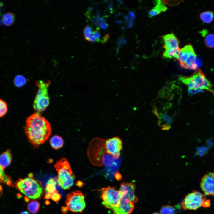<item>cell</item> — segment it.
Segmentation results:
<instances>
[{"mask_svg":"<svg viewBox=\"0 0 214 214\" xmlns=\"http://www.w3.org/2000/svg\"><path fill=\"white\" fill-rule=\"evenodd\" d=\"M24 127L29 142L38 148L49 138L52 129L50 124L40 113L36 112L28 117Z\"/></svg>","mask_w":214,"mask_h":214,"instance_id":"obj_1","label":"cell"},{"mask_svg":"<svg viewBox=\"0 0 214 214\" xmlns=\"http://www.w3.org/2000/svg\"><path fill=\"white\" fill-rule=\"evenodd\" d=\"M15 187L28 198L40 199L43 194L44 188L41 182L33 177L19 178L15 183Z\"/></svg>","mask_w":214,"mask_h":214,"instance_id":"obj_2","label":"cell"},{"mask_svg":"<svg viewBox=\"0 0 214 214\" xmlns=\"http://www.w3.org/2000/svg\"><path fill=\"white\" fill-rule=\"evenodd\" d=\"M54 167L58 173L56 179L58 185L63 189H70L73 185L75 176L67 158H62L57 160Z\"/></svg>","mask_w":214,"mask_h":214,"instance_id":"obj_3","label":"cell"},{"mask_svg":"<svg viewBox=\"0 0 214 214\" xmlns=\"http://www.w3.org/2000/svg\"><path fill=\"white\" fill-rule=\"evenodd\" d=\"M179 79L188 86V90H196L204 89L214 95L210 82L206 78L204 73L199 69L197 70L191 76L180 75Z\"/></svg>","mask_w":214,"mask_h":214,"instance_id":"obj_4","label":"cell"},{"mask_svg":"<svg viewBox=\"0 0 214 214\" xmlns=\"http://www.w3.org/2000/svg\"><path fill=\"white\" fill-rule=\"evenodd\" d=\"M50 84L49 81L40 80L36 82L38 89L34 101L33 108L37 112L40 113L43 112L49 104L48 89Z\"/></svg>","mask_w":214,"mask_h":214,"instance_id":"obj_5","label":"cell"},{"mask_svg":"<svg viewBox=\"0 0 214 214\" xmlns=\"http://www.w3.org/2000/svg\"><path fill=\"white\" fill-rule=\"evenodd\" d=\"M105 141L100 138H95L91 142L87 153L91 163L95 166L103 165L102 159L106 152Z\"/></svg>","mask_w":214,"mask_h":214,"instance_id":"obj_6","label":"cell"},{"mask_svg":"<svg viewBox=\"0 0 214 214\" xmlns=\"http://www.w3.org/2000/svg\"><path fill=\"white\" fill-rule=\"evenodd\" d=\"M196 57L192 45L189 44L181 49L177 59L183 68L196 70L199 66L196 62Z\"/></svg>","mask_w":214,"mask_h":214,"instance_id":"obj_7","label":"cell"},{"mask_svg":"<svg viewBox=\"0 0 214 214\" xmlns=\"http://www.w3.org/2000/svg\"><path fill=\"white\" fill-rule=\"evenodd\" d=\"M100 191L101 198L103 200L102 204L105 207L112 210L119 207L122 197L119 191L115 187L108 186L103 188Z\"/></svg>","mask_w":214,"mask_h":214,"instance_id":"obj_8","label":"cell"},{"mask_svg":"<svg viewBox=\"0 0 214 214\" xmlns=\"http://www.w3.org/2000/svg\"><path fill=\"white\" fill-rule=\"evenodd\" d=\"M207 200L204 195L194 191L185 196L180 206L182 209L185 210H196L202 207H204Z\"/></svg>","mask_w":214,"mask_h":214,"instance_id":"obj_9","label":"cell"},{"mask_svg":"<svg viewBox=\"0 0 214 214\" xmlns=\"http://www.w3.org/2000/svg\"><path fill=\"white\" fill-rule=\"evenodd\" d=\"M85 196L79 191H72L68 193L65 203L68 210L73 213H81L85 207Z\"/></svg>","mask_w":214,"mask_h":214,"instance_id":"obj_10","label":"cell"},{"mask_svg":"<svg viewBox=\"0 0 214 214\" xmlns=\"http://www.w3.org/2000/svg\"><path fill=\"white\" fill-rule=\"evenodd\" d=\"M106 152L111 155L113 158L118 159L122 149V140L119 137H115L109 138L105 142Z\"/></svg>","mask_w":214,"mask_h":214,"instance_id":"obj_11","label":"cell"},{"mask_svg":"<svg viewBox=\"0 0 214 214\" xmlns=\"http://www.w3.org/2000/svg\"><path fill=\"white\" fill-rule=\"evenodd\" d=\"M135 185L133 182L123 183L121 184L119 192L122 198L128 199L133 203L136 202L138 200L135 194Z\"/></svg>","mask_w":214,"mask_h":214,"instance_id":"obj_12","label":"cell"},{"mask_svg":"<svg viewBox=\"0 0 214 214\" xmlns=\"http://www.w3.org/2000/svg\"><path fill=\"white\" fill-rule=\"evenodd\" d=\"M200 187L205 194L214 196V173H208L202 177Z\"/></svg>","mask_w":214,"mask_h":214,"instance_id":"obj_13","label":"cell"},{"mask_svg":"<svg viewBox=\"0 0 214 214\" xmlns=\"http://www.w3.org/2000/svg\"><path fill=\"white\" fill-rule=\"evenodd\" d=\"M134 207L133 203L127 199L122 197L119 207L112 210L114 214H130Z\"/></svg>","mask_w":214,"mask_h":214,"instance_id":"obj_14","label":"cell"},{"mask_svg":"<svg viewBox=\"0 0 214 214\" xmlns=\"http://www.w3.org/2000/svg\"><path fill=\"white\" fill-rule=\"evenodd\" d=\"M164 41L163 47L165 49H174L180 48L179 41L173 34H167L162 37Z\"/></svg>","mask_w":214,"mask_h":214,"instance_id":"obj_15","label":"cell"},{"mask_svg":"<svg viewBox=\"0 0 214 214\" xmlns=\"http://www.w3.org/2000/svg\"><path fill=\"white\" fill-rule=\"evenodd\" d=\"M155 2L156 4L155 6L149 12L148 15L150 17L155 16L162 12H164L167 9V7L161 1L156 0Z\"/></svg>","mask_w":214,"mask_h":214,"instance_id":"obj_16","label":"cell"},{"mask_svg":"<svg viewBox=\"0 0 214 214\" xmlns=\"http://www.w3.org/2000/svg\"><path fill=\"white\" fill-rule=\"evenodd\" d=\"M12 156L10 150H7L0 155V165L4 169L11 163Z\"/></svg>","mask_w":214,"mask_h":214,"instance_id":"obj_17","label":"cell"},{"mask_svg":"<svg viewBox=\"0 0 214 214\" xmlns=\"http://www.w3.org/2000/svg\"><path fill=\"white\" fill-rule=\"evenodd\" d=\"M49 142L51 147L55 150L62 147L64 144L62 138L58 135H55L52 136L49 140Z\"/></svg>","mask_w":214,"mask_h":214,"instance_id":"obj_18","label":"cell"},{"mask_svg":"<svg viewBox=\"0 0 214 214\" xmlns=\"http://www.w3.org/2000/svg\"><path fill=\"white\" fill-rule=\"evenodd\" d=\"M56 177L49 179L45 185V191L46 193H52L57 191L56 185L57 184Z\"/></svg>","mask_w":214,"mask_h":214,"instance_id":"obj_19","label":"cell"},{"mask_svg":"<svg viewBox=\"0 0 214 214\" xmlns=\"http://www.w3.org/2000/svg\"><path fill=\"white\" fill-rule=\"evenodd\" d=\"M200 19L204 23H209L214 18V14L211 11H207L201 12L200 14Z\"/></svg>","mask_w":214,"mask_h":214,"instance_id":"obj_20","label":"cell"},{"mask_svg":"<svg viewBox=\"0 0 214 214\" xmlns=\"http://www.w3.org/2000/svg\"><path fill=\"white\" fill-rule=\"evenodd\" d=\"M4 169L0 165V183H4L7 185L13 186V183L11 177L5 174Z\"/></svg>","mask_w":214,"mask_h":214,"instance_id":"obj_21","label":"cell"},{"mask_svg":"<svg viewBox=\"0 0 214 214\" xmlns=\"http://www.w3.org/2000/svg\"><path fill=\"white\" fill-rule=\"evenodd\" d=\"M15 19V15L12 12H9L3 15L2 21L4 25L8 26H11L13 23Z\"/></svg>","mask_w":214,"mask_h":214,"instance_id":"obj_22","label":"cell"},{"mask_svg":"<svg viewBox=\"0 0 214 214\" xmlns=\"http://www.w3.org/2000/svg\"><path fill=\"white\" fill-rule=\"evenodd\" d=\"M40 207V202L37 200H32L28 204L27 210L32 214H35Z\"/></svg>","mask_w":214,"mask_h":214,"instance_id":"obj_23","label":"cell"},{"mask_svg":"<svg viewBox=\"0 0 214 214\" xmlns=\"http://www.w3.org/2000/svg\"><path fill=\"white\" fill-rule=\"evenodd\" d=\"M181 49L180 48L174 49H165L163 53V56L164 57L167 58L175 57L177 59Z\"/></svg>","mask_w":214,"mask_h":214,"instance_id":"obj_24","label":"cell"},{"mask_svg":"<svg viewBox=\"0 0 214 214\" xmlns=\"http://www.w3.org/2000/svg\"><path fill=\"white\" fill-rule=\"evenodd\" d=\"M204 42L207 47L214 48V34H210L207 35L205 37Z\"/></svg>","mask_w":214,"mask_h":214,"instance_id":"obj_25","label":"cell"},{"mask_svg":"<svg viewBox=\"0 0 214 214\" xmlns=\"http://www.w3.org/2000/svg\"><path fill=\"white\" fill-rule=\"evenodd\" d=\"M8 111L7 104L3 100L0 98V117H2L7 113Z\"/></svg>","mask_w":214,"mask_h":214,"instance_id":"obj_26","label":"cell"},{"mask_svg":"<svg viewBox=\"0 0 214 214\" xmlns=\"http://www.w3.org/2000/svg\"><path fill=\"white\" fill-rule=\"evenodd\" d=\"M114 161V160L113 157L107 153L105 154L103 158V164H104L106 167L110 166Z\"/></svg>","mask_w":214,"mask_h":214,"instance_id":"obj_27","label":"cell"},{"mask_svg":"<svg viewBox=\"0 0 214 214\" xmlns=\"http://www.w3.org/2000/svg\"><path fill=\"white\" fill-rule=\"evenodd\" d=\"M26 80L25 78L22 76L18 75L15 78L14 83L15 85L18 87H21L26 83Z\"/></svg>","mask_w":214,"mask_h":214,"instance_id":"obj_28","label":"cell"},{"mask_svg":"<svg viewBox=\"0 0 214 214\" xmlns=\"http://www.w3.org/2000/svg\"><path fill=\"white\" fill-rule=\"evenodd\" d=\"M174 209L171 205H165L162 207L160 210V214H173Z\"/></svg>","mask_w":214,"mask_h":214,"instance_id":"obj_29","label":"cell"},{"mask_svg":"<svg viewBox=\"0 0 214 214\" xmlns=\"http://www.w3.org/2000/svg\"><path fill=\"white\" fill-rule=\"evenodd\" d=\"M93 32L91 27L88 25L86 26L84 30V34L85 39L87 40L90 41Z\"/></svg>","mask_w":214,"mask_h":214,"instance_id":"obj_30","label":"cell"},{"mask_svg":"<svg viewBox=\"0 0 214 214\" xmlns=\"http://www.w3.org/2000/svg\"><path fill=\"white\" fill-rule=\"evenodd\" d=\"M61 197V195L57 191L51 194V199L53 201L56 202L59 200Z\"/></svg>","mask_w":214,"mask_h":214,"instance_id":"obj_31","label":"cell"},{"mask_svg":"<svg viewBox=\"0 0 214 214\" xmlns=\"http://www.w3.org/2000/svg\"><path fill=\"white\" fill-rule=\"evenodd\" d=\"M162 3L168 4L170 6H172L178 5L181 1H161Z\"/></svg>","mask_w":214,"mask_h":214,"instance_id":"obj_32","label":"cell"},{"mask_svg":"<svg viewBox=\"0 0 214 214\" xmlns=\"http://www.w3.org/2000/svg\"><path fill=\"white\" fill-rule=\"evenodd\" d=\"M92 34L95 37V38L97 39V42H98L100 41V34L98 29H97V30L93 32Z\"/></svg>","mask_w":214,"mask_h":214,"instance_id":"obj_33","label":"cell"},{"mask_svg":"<svg viewBox=\"0 0 214 214\" xmlns=\"http://www.w3.org/2000/svg\"><path fill=\"white\" fill-rule=\"evenodd\" d=\"M100 26L103 29H106L108 27V25L106 22H102L100 23Z\"/></svg>","mask_w":214,"mask_h":214,"instance_id":"obj_34","label":"cell"},{"mask_svg":"<svg viewBox=\"0 0 214 214\" xmlns=\"http://www.w3.org/2000/svg\"><path fill=\"white\" fill-rule=\"evenodd\" d=\"M68 209L67 207L63 206L61 207L62 214H66L68 210Z\"/></svg>","mask_w":214,"mask_h":214,"instance_id":"obj_35","label":"cell"},{"mask_svg":"<svg viewBox=\"0 0 214 214\" xmlns=\"http://www.w3.org/2000/svg\"><path fill=\"white\" fill-rule=\"evenodd\" d=\"M115 178L118 180H119L122 178L121 174L118 172H116L114 175Z\"/></svg>","mask_w":214,"mask_h":214,"instance_id":"obj_36","label":"cell"},{"mask_svg":"<svg viewBox=\"0 0 214 214\" xmlns=\"http://www.w3.org/2000/svg\"><path fill=\"white\" fill-rule=\"evenodd\" d=\"M200 33L201 34L202 36L203 37L205 36L207 33V31L206 29L203 30L201 32H200Z\"/></svg>","mask_w":214,"mask_h":214,"instance_id":"obj_37","label":"cell"},{"mask_svg":"<svg viewBox=\"0 0 214 214\" xmlns=\"http://www.w3.org/2000/svg\"><path fill=\"white\" fill-rule=\"evenodd\" d=\"M76 185L79 187H81L83 185V183L81 181H78L77 182Z\"/></svg>","mask_w":214,"mask_h":214,"instance_id":"obj_38","label":"cell"},{"mask_svg":"<svg viewBox=\"0 0 214 214\" xmlns=\"http://www.w3.org/2000/svg\"><path fill=\"white\" fill-rule=\"evenodd\" d=\"M51 193H46L44 196V199L48 200L50 198H51Z\"/></svg>","mask_w":214,"mask_h":214,"instance_id":"obj_39","label":"cell"},{"mask_svg":"<svg viewBox=\"0 0 214 214\" xmlns=\"http://www.w3.org/2000/svg\"><path fill=\"white\" fill-rule=\"evenodd\" d=\"M109 37V36L108 34H107L106 35V36H105L104 38H103V40L102 41V43H103L106 42Z\"/></svg>","mask_w":214,"mask_h":214,"instance_id":"obj_40","label":"cell"},{"mask_svg":"<svg viewBox=\"0 0 214 214\" xmlns=\"http://www.w3.org/2000/svg\"><path fill=\"white\" fill-rule=\"evenodd\" d=\"M129 15L131 16L132 17V18H133L135 17V15L132 12H129Z\"/></svg>","mask_w":214,"mask_h":214,"instance_id":"obj_41","label":"cell"},{"mask_svg":"<svg viewBox=\"0 0 214 214\" xmlns=\"http://www.w3.org/2000/svg\"><path fill=\"white\" fill-rule=\"evenodd\" d=\"M109 8L111 10V12H113L112 10V4H111L109 5Z\"/></svg>","mask_w":214,"mask_h":214,"instance_id":"obj_42","label":"cell"},{"mask_svg":"<svg viewBox=\"0 0 214 214\" xmlns=\"http://www.w3.org/2000/svg\"><path fill=\"white\" fill-rule=\"evenodd\" d=\"M20 214H29L27 211H24L21 212Z\"/></svg>","mask_w":214,"mask_h":214,"instance_id":"obj_43","label":"cell"},{"mask_svg":"<svg viewBox=\"0 0 214 214\" xmlns=\"http://www.w3.org/2000/svg\"><path fill=\"white\" fill-rule=\"evenodd\" d=\"M45 204L46 205H49V204H50V202H49L48 200H46L45 201Z\"/></svg>","mask_w":214,"mask_h":214,"instance_id":"obj_44","label":"cell"},{"mask_svg":"<svg viewBox=\"0 0 214 214\" xmlns=\"http://www.w3.org/2000/svg\"><path fill=\"white\" fill-rule=\"evenodd\" d=\"M24 199L26 202H28L29 201V198L26 196L25 197Z\"/></svg>","mask_w":214,"mask_h":214,"instance_id":"obj_45","label":"cell"},{"mask_svg":"<svg viewBox=\"0 0 214 214\" xmlns=\"http://www.w3.org/2000/svg\"><path fill=\"white\" fill-rule=\"evenodd\" d=\"M2 188L1 185H0V195L2 193Z\"/></svg>","mask_w":214,"mask_h":214,"instance_id":"obj_46","label":"cell"},{"mask_svg":"<svg viewBox=\"0 0 214 214\" xmlns=\"http://www.w3.org/2000/svg\"><path fill=\"white\" fill-rule=\"evenodd\" d=\"M128 15H127L125 17V18L126 19L127 21H128Z\"/></svg>","mask_w":214,"mask_h":214,"instance_id":"obj_47","label":"cell"},{"mask_svg":"<svg viewBox=\"0 0 214 214\" xmlns=\"http://www.w3.org/2000/svg\"><path fill=\"white\" fill-rule=\"evenodd\" d=\"M152 214H160L159 213H158L156 212V213H153Z\"/></svg>","mask_w":214,"mask_h":214,"instance_id":"obj_48","label":"cell"},{"mask_svg":"<svg viewBox=\"0 0 214 214\" xmlns=\"http://www.w3.org/2000/svg\"><path fill=\"white\" fill-rule=\"evenodd\" d=\"M118 1L121 4L122 3V2L121 1Z\"/></svg>","mask_w":214,"mask_h":214,"instance_id":"obj_49","label":"cell"},{"mask_svg":"<svg viewBox=\"0 0 214 214\" xmlns=\"http://www.w3.org/2000/svg\"></svg>","mask_w":214,"mask_h":214,"instance_id":"obj_50","label":"cell"}]
</instances>
